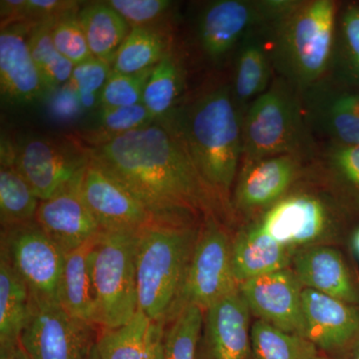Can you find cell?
<instances>
[{
	"mask_svg": "<svg viewBox=\"0 0 359 359\" xmlns=\"http://www.w3.org/2000/svg\"><path fill=\"white\" fill-rule=\"evenodd\" d=\"M340 7L335 0H297L289 11L266 26L276 76L299 92L327 76Z\"/></svg>",
	"mask_w": 359,
	"mask_h": 359,
	"instance_id": "3957f363",
	"label": "cell"
},
{
	"mask_svg": "<svg viewBox=\"0 0 359 359\" xmlns=\"http://www.w3.org/2000/svg\"><path fill=\"white\" fill-rule=\"evenodd\" d=\"M86 359H100V358H99L98 351H97L96 344L95 346L93 347V349H92L91 353H89L88 358Z\"/></svg>",
	"mask_w": 359,
	"mask_h": 359,
	"instance_id": "bcb514c9",
	"label": "cell"
},
{
	"mask_svg": "<svg viewBox=\"0 0 359 359\" xmlns=\"http://www.w3.org/2000/svg\"><path fill=\"white\" fill-rule=\"evenodd\" d=\"M78 18L92 55L113 65L118 49L131 32L129 23L106 1L82 7Z\"/></svg>",
	"mask_w": 359,
	"mask_h": 359,
	"instance_id": "4316f807",
	"label": "cell"
},
{
	"mask_svg": "<svg viewBox=\"0 0 359 359\" xmlns=\"http://www.w3.org/2000/svg\"><path fill=\"white\" fill-rule=\"evenodd\" d=\"M29 314V290L0 255V359L11 358L20 351L21 335Z\"/></svg>",
	"mask_w": 359,
	"mask_h": 359,
	"instance_id": "484cf974",
	"label": "cell"
},
{
	"mask_svg": "<svg viewBox=\"0 0 359 359\" xmlns=\"http://www.w3.org/2000/svg\"><path fill=\"white\" fill-rule=\"evenodd\" d=\"M204 311L190 306L166 325L165 359H196Z\"/></svg>",
	"mask_w": 359,
	"mask_h": 359,
	"instance_id": "d590c367",
	"label": "cell"
},
{
	"mask_svg": "<svg viewBox=\"0 0 359 359\" xmlns=\"http://www.w3.org/2000/svg\"><path fill=\"white\" fill-rule=\"evenodd\" d=\"M304 115L318 143L359 145V90L330 76L301 92Z\"/></svg>",
	"mask_w": 359,
	"mask_h": 359,
	"instance_id": "5bb4252c",
	"label": "cell"
},
{
	"mask_svg": "<svg viewBox=\"0 0 359 359\" xmlns=\"http://www.w3.org/2000/svg\"><path fill=\"white\" fill-rule=\"evenodd\" d=\"M78 1L67 0H25L21 22H41L55 20L68 13L79 11Z\"/></svg>",
	"mask_w": 359,
	"mask_h": 359,
	"instance_id": "b9f144b4",
	"label": "cell"
},
{
	"mask_svg": "<svg viewBox=\"0 0 359 359\" xmlns=\"http://www.w3.org/2000/svg\"><path fill=\"white\" fill-rule=\"evenodd\" d=\"M158 122L178 137L202 178L233 217L231 197L243 158V114L231 85L205 89Z\"/></svg>",
	"mask_w": 359,
	"mask_h": 359,
	"instance_id": "7a4b0ae2",
	"label": "cell"
},
{
	"mask_svg": "<svg viewBox=\"0 0 359 359\" xmlns=\"http://www.w3.org/2000/svg\"><path fill=\"white\" fill-rule=\"evenodd\" d=\"M137 242L134 231L97 233L93 278L98 332L124 325L138 311Z\"/></svg>",
	"mask_w": 359,
	"mask_h": 359,
	"instance_id": "52a82bcc",
	"label": "cell"
},
{
	"mask_svg": "<svg viewBox=\"0 0 359 359\" xmlns=\"http://www.w3.org/2000/svg\"><path fill=\"white\" fill-rule=\"evenodd\" d=\"M155 122L143 103L128 107L99 108L94 126L86 133V141L91 147H95L114 137L145 128Z\"/></svg>",
	"mask_w": 359,
	"mask_h": 359,
	"instance_id": "e575fe53",
	"label": "cell"
},
{
	"mask_svg": "<svg viewBox=\"0 0 359 359\" xmlns=\"http://www.w3.org/2000/svg\"><path fill=\"white\" fill-rule=\"evenodd\" d=\"M304 289L290 268L250 278L238 285L241 294L256 320L306 339L302 311Z\"/></svg>",
	"mask_w": 359,
	"mask_h": 359,
	"instance_id": "9a60e30c",
	"label": "cell"
},
{
	"mask_svg": "<svg viewBox=\"0 0 359 359\" xmlns=\"http://www.w3.org/2000/svg\"><path fill=\"white\" fill-rule=\"evenodd\" d=\"M152 320L138 309L133 318L120 327L100 330L96 348L100 359H145Z\"/></svg>",
	"mask_w": 359,
	"mask_h": 359,
	"instance_id": "1f68e13d",
	"label": "cell"
},
{
	"mask_svg": "<svg viewBox=\"0 0 359 359\" xmlns=\"http://www.w3.org/2000/svg\"><path fill=\"white\" fill-rule=\"evenodd\" d=\"M87 149L155 222L201 224L215 216L235 230L230 211L202 178L178 137L162 123Z\"/></svg>",
	"mask_w": 359,
	"mask_h": 359,
	"instance_id": "6da1fadb",
	"label": "cell"
},
{
	"mask_svg": "<svg viewBox=\"0 0 359 359\" xmlns=\"http://www.w3.org/2000/svg\"><path fill=\"white\" fill-rule=\"evenodd\" d=\"M201 224L153 222L138 233V309L152 323L166 320L185 278Z\"/></svg>",
	"mask_w": 359,
	"mask_h": 359,
	"instance_id": "277c9868",
	"label": "cell"
},
{
	"mask_svg": "<svg viewBox=\"0 0 359 359\" xmlns=\"http://www.w3.org/2000/svg\"><path fill=\"white\" fill-rule=\"evenodd\" d=\"M348 245H351V249L355 256L359 257V224L351 231Z\"/></svg>",
	"mask_w": 359,
	"mask_h": 359,
	"instance_id": "f6af8a7d",
	"label": "cell"
},
{
	"mask_svg": "<svg viewBox=\"0 0 359 359\" xmlns=\"http://www.w3.org/2000/svg\"><path fill=\"white\" fill-rule=\"evenodd\" d=\"M295 252L264 233L254 222L233 233L231 264L238 285L250 278L290 268Z\"/></svg>",
	"mask_w": 359,
	"mask_h": 359,
	"instance_id": "603a6c76",
	"label": "cell"
},
{
	"mask_svg": "<svg viewBox=\"0 0 359 359\" xmlns=\"http://www.w3.org/2000/svg\"><path fill=\"white\" fill-rule=\"evenodd\" d=\"M250 313L240 290L204 311L196 359H248Z\"/></svg>",
	"mask_w": 359,
	"mask_h": 359,
	"instance_id": "ac0fdd59",
	"label": "cell"
},
{
	"mask_svg": "<svg viewBox=\"0 0 359 359\" xmlns=\"http://www.w3.org/2000/svg\"><path fill=\"white\" fill-rule=\"evenodd\" d=\"M9 359H28V358H26L25 354L23 353V351H21V348H20V351H18V353L14 354L13 358H9Z\"/></svg>",
	"mask_w": 359,
	"mask_h": 359,
	"instance_id": "7dc6e473",
	"label": "cell"
},
{
	"mask_svg": "<svg viewBox=\"0 0 359 359\" xmlns=\"http://www.w3.org/2000/svg\"><path fill=\"white\" fill-rule=\"evenodd\" d=\"M153 68L136 74L112 70L101 93L99 108L128 107L143 103L144 91Z\"/></svg>",
	"mask_w": 359,
	"mask_h": 359,
	"instance_id": "f35d334b",
	"label": "cell"
},
{
	"mask_svg": "<svg viewBox=\"0 0 359 359\" xmlns=\"http://www.w3.org/2000/svg\"><path fill=\"white\" fill-rule=\"evenodd\" d=\"M14 143V164L39 201L83 176L89 162L88 149L73 140L27 135Z\"/></svg>",
	"mask_w": 359,
	"mask_h": 359,
	"instance_id": "4fadbf2b",
	"label": "cell"
},
{
	"mask_svg": "<svg viewBox=\"0 0 359 359\" xmlns=\"http://www.w3.org/2000/svg\"><path fill=\"white\" fill-rule=\"evenodd\" d=\"M306 178L325 190L354 226L359 224V145L318 143Z\"/></svg>",
	"mask_w": 359,
	"mask_h": 359,
	"instance_id": "ffe728a7",
	"label": "cell"
},
{
	"mask_svg": "<svg viewBox=\"0 0 359 359\" xmlns=\"http://www.w3.org/2000/svg\"><path fill=\"white\" fill-rule=\"evenodd\" d=\"M97 328L74 318L58 302L30 297V314L20 348L28 359H86Z\"/></svg>",
	"mask_w": 359,
	"mask_h": 359,
	"instance_id": "7c38bea8",
	"label": "cell"
},
{
	"mask_svg": "<svg viewBox=\"0 0 359 359\" xmlns=\"http://www.w3.org/2000/svg\"><path fill=\"white\" fill-rule=\"evenodd\" d=\"M84 175V174H83ZM83 176L55 195L40 201L35 222L65 254L81 247L100 231L82 193Z\"/></svg>",
	"mask_w": 359,
	"mask_h": 359,
	"instance_id": "d6986e66",
	"label": "cell"
},
{
	"mask_svg": "<svg viewBox=\"0 0 359 359\" xmlns=\"http://www.w3.org/2000/svg\"><path fill=\"white\" fill-rule=\"evenodd\" d=\"M294 0H216L203 9L197 34L203 53L212 62L235 56L252 30L266 27L294 6Z\"/></svg>",
	"mask_w": 359,
	"mask_h": 359,
	"instance_id": "9c48e42d",
	"label": "cell"
},
{
	"mask_svg": "<svg viewBox=\"0 0 359 359\" xmlns=\"http://www.w3.org/2000/svg\"><path fill=\"white\" fill-rule=\"evenodd\" d=\"M185 87L181 61L170 50L153 68L143 95V104L156 121L165 119L180 105Z\"/></svg>",
	"mask_w": 359,
	"mask_h": 359,
	"instance_id": "f546056e",
	"label": "cell"
},
{
	"mask_svg": "<svg viewBox=\"0 0 359 359\" xmlns=\"http://www.w3.org/2000/svg\"><path fill=\"white\" fill-rule=\"evenodd\" d=\"M129 25H158L173 6L169 0H110L106 1Z\"/></svg>",
	"mask_w": 359,
	"mask_h": 359,
	"instance_id": "ab89813d",
	"label": "cell"
},
{
	"mask_svg": "<svg viewBox=\"0 0 359 359\" xmlns=\"http://www.w3.org/2000/svg\"><path fill=\"white\" fill-rule=\"evenodd\" d=\"M266 27L252 30L235 54L231 89L244 117L250 104L264 93L276 76Z\"/></svg>",
	"mask_w": 359,
	"mask_h": 359,
	"instance_id": "cb8c5ba5",
	"label": "cell"
},
{
	"mask_svg": "<svg viewBox=\"0 0 359 359\" xmlns=\"http://www.w3.org/2000/svg\"><path fill=\"white\" fill-rule=\"evenodd\" d=\"M112 72V65L96 57L75 65L70 83L76 90L85 112L98 110L100 97Z\"/></svg>",
	"mask_w": 359,
	"mask_h": 359,
	"instance_id": "8d00e7d4",
	"label": "cell"
},
{
	"mask_svg": "<svg viewBox=\"0 0 359 359\" xmlns=\"http://www.w3.org/2000/svg\"><path fill=\"white\" fill-rule=\"evenodd\" d=\"M290 269L306 289L359 306V275L340 248L316 245L297 250Z\"/></svg>",
	"mask_w": 359,
	"mask_h": 359,
	"instance_id": "7402d4cb",
	"label": "cell"
},
{
	"mask_svg": "<svg viewBox=\"0 0 359 359\" xmlns=\"http://www.w3.org/2000/svg\"><path fill=\"white\" fill-rule=\"evenodd\" d=\"M328 76L359 90V2L341 4Z\"/></svg>",
	"mask_w": 359,
	"mask_h": 359,
	"instance_id": "f1b7e54d",
	"label": "cell"
},
{
	"mask_svg": "<svg viewBox=\"0 0 359 359\" xmlns=\"http://www.w3.org/2000/svg\"><path fill=\"white\" fill-rule=\"evenodd\" d=\"M171 49L162 25L133 27L116 53L112 70L122 74L143 72L155 67Z\"/></svg>",
	"mask_w": 359,
	"mask_h": 359,
	"instance_id": "83f0119b",
	"label": "cell"
},
{
	"mask_svg": "<svg viewBox=\"0 0 359 359\" xmlns=\"http://www.w3.org/2000/svg\"><path fill=\"white\" fill-rule=\"evenodd\" d=\"M82 193L101 231L139 233L155 222L140 201L90 156L82 180Z\"/></svg>",
	"mask_w": 359,
	"mask_h": 359,
	"instance_id": "2e32d148",
	"label": "cell"
},
{
	"mask_svg": "<svg viewBox=\"0 0 359 359\" xmlns=\"http://www.w3.org/2000/svg\"><path fill=\"white\" fill-rule=\"evenodd\" d=\"M314 359H332V358H330V356L325 355V354L323 353H318V355L314 358Z\"/></svg>",
	"mask_w": 359,
	"mask_h": 359,
	"instance_id": "c3c4849f",
	"label": "cell"
},
{
	"mask_svg": "<svg viewBox=\"0 0 359 359\" xmlns=\"http://www.w3.org/2000/svg\"><path fill=\"white\" fill-rule=\"evenodd\" d=\"M233 233L218 217L209 216L202 222L185 278L165 325L187 308L197 306L205 311L237 292L238 285L231 264Z\"/></svg>",
	"mask_w": 359,
	"mask_h": 359,
	"instance_id": "ba28073f",
	"label": "cell"
},
{
	"mask_svg": "<svg viewBox=\"0 0 359 359\" xmlns=\"http://www.w3.org/2000/svg\"><path fill=\"white\" fill-rule=\"evenodd\" d=\"M29 27V22L14 23L0 33V91L13 106L32 105L50 94L30 51Z\"/></svg>",
	"mask_w": 359,
	"mask_h": 359,
	"instance_id": "e0dca14e",
	"label": "cell"
},
{
	"mask_svg": "<svg viewBox=\"0 0 359 359\" xmlns=\"http://www.w3.org/2000/svg\"><path fill=\"white\" fill-rule=\"evenodd\" d=\"M39 203L15 164L0 165L1 229L35 221Z\"/></svg>",
	"mask_w": 359,
	"mask_h": 359,
	"instance_id": "d6a6232c",
	"label": "cell"
},
{
	"mask_svg": "<svg viewBox=\"0 0 359 359\" xmlns=\"http://www.w3.org/2000/svg\"><path fill=\"white\" fill-rule=\"evenodd\" d=\"M318 147L306 122L301 92L275 76L243 117L242 162L280 155L311 160Z\"/></svg>",
	"mask_w": 359,
	"mask_h": 359,
	"instance_id": "5b68a950",
	"label": "cell"
},
{
	"mask_svg": "<svg viewBox=\"0 0 359 359\" xmlns=\"http://www.w3.org/2000/svg\"><path fill=\"white\" fill-rule=\"evenodd\" d=\"M30 297L60 304L66 254L35 221L1 229V254Z\"/></svg>",
	"mask_w": 359,
	"mask_h": 359,
	"instance_id": "30bf717a",
	"label": "cell"
},
{
	"mask_svg": "<svg viewBox=\"0 0 359 359\" xmlns=\"http://www.w3.org/2000/svg\"><path fill=\"white\" fill-rule=\"evenodd\" d=\"M78 11L58 18L51 29L52 40L56 48L74 66L94 57L78 18Z\"/></svg>",
	"mask_w": 359,
	"mask_h": 359,
	"instance_id": "74e56055",
	"label": "cell"
},
{
	"mask_svg": "<svg viewBox=\"0 0 359 359\" xmlns=\"http://www.w3.org/2000/svg\"><path fill=\"white\" fill-rule=\"evenodd\" d=\"M96 236L81 247L66 254L60 289L61 306L71 316L93 327H95L96 309L93 278Z\"/></svg>",
	"mask_w": 359,
	"mask_h": 359,
	"instance_id": "d4e9b609",
	"label": "cell"
},
{
	"mask_svg": "<svg viewBox=\"0 0 359 359\" xmlns=\"http://www.w3.org/2000/svg\"><path fill=\"white\" fill-rule=\"evenodd\" d=\"M44 101L47 114L60 124L76 122L85 113L80 97L70 82L51 91Z\"/></svg>",
	"mask_w": 359,
	"mask_h": 359,
	"instance_id": "60d3db41",
	"label": "cell"
},
{
	"mask_svg": "<svg viewBox=\"0 0 359 359\" xmlns=\"http://www.w3.org/2000/svg\"><path fill=\"white\" fill-rule=\"evenodd\" d=\"M320 353L313 342L283 332L266 321L252 323L248 359H314Z\"/></svg>",
	"mask_w": 359,
	"mask_h": 359,
	"instance_id": "4dcf8cb0",
	"label": "cell"
},
{
	"mask_svg": "<svg viewBox=\"0 0 359 359\" xmlns=\"http://www.w3.org/2000/svg\"><path fill=\"white\" fill-rule=\"evenodd\" d=\"M302 311L306 339L330 358L341 353L358 332V306L304 287Z\"/></svg>",
	"mask_w": 359,
	"mask_h": 359,
	"instance_id": "44dd1931",
	"label": "cell"
},
{
	"mask_svg": "<svg viewBox=\"0 0 359 359\" xmlns=\"http://www.w3.org/2000/svg\"><path fill=\"white\" fill-rule=\"evenodd\" d=\"M309 161L299 155H280L241 163L231 197L235 229L285 198L306 176Z\"/></svg>",
	"mask_w": 359,
	"mask_h": 359,
	"instance_id": "8fae6325",
	"label": "cell"
},
{
	"mask_svg": "<svg viewBox=\"0 0 359 359\" xmlns=\"http://www.w3.org/2000/svg\"><path fill=\"white\" fill-rule=\"evenodd\" d=\"M165 330H166L165 323H152L148 353L145 359H165Z\"/></svg>",
	"mask_w": 359,
	"mask_h": 359,
	"instance_id": "7bdbcfd3",
	"label": "cell"
},
{
	"mask_svg": "<svg viewBox=\"0 0 359 359\" xmlns=\"http://www.w3.org/2000/svg\"><path fill=\"white\" fill-rule=\"evenodd\" d=\"M56 20L30 23L28 32L32 57L50 92L68 83L74 69V65L57 50L52 40V25Z\"/></svg>",
	"mask_w": 359,
	"mask_h": 359,
	"instance_id": "836d02e7",
	"label": "cell"
},
{
	"mask_svg": "<svg viewBox=\"0 0 359 359\" xmlns=\"http://www.w3.org/2000/svg\"><path fill=\"white\" fill-rule=\"evenodd\" d=\"M332 359H359V330L348 346Z\"/></svg>",
	"mask_w": 359,
	"mask_h": 359,
	"instance_id": "ee69618b",
	"label": "cell"
},
{
	"mask_svg": "<svg viewBox=\"0 0 359 359\" xmlns=\"http://www.w3.org/2000/svg\"><path fill=\"white\" fill-rule=\"evenodd\" d=\"M264 233L294 250L348 244L355 226L320 186L302 179L280 202L252 219Z\"/></svg>",
	"mask_w": 359,
	"mask_h": 359,
	"instance_id": "8992f818",
	"label": "cell"
}]
</instances>
